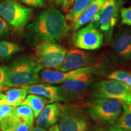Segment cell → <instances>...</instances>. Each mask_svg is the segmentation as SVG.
<instances>
[{
  "label": "cell",
  "mask_w": 131,
  "mask_h": 131,
  "mask_svg": "<svg viewBox=\"0 0 131 131\" xmlns=\"http://www.w3.org/2000/svg\"><path fill=\"white\" fill-rule=\"evenodd\" d=\"M47 103H50L47 98L37 95L30 94L26 96L22 105H27L30 107L34 112V118H37Z\"/></svg>",
  "instance_id": "20"
},
{
  "label": "cell",
  "mask_w": 131,
  "mask_h": 131,
  "mask_svg": "<svg viewBox=\"0 0 131 131\" xmlns=\"http://www.w3.org/2000/svg\"><path fill=\"white\" fill-rule=\"evenodd\" d=\"M0 1H4V0H0Z\"/></svg>",
  "instance_id": "39"
},
{
  "label": "cell",
  "mask_w": 131,
  "mask_h": 131,
  "mask_svg": "<svg viewBox=\"0 0 131 131\" xmlns=\"http://www.w3.org/2000/svg\"><path fill=\"white\" fill-rule=\"evenodd\" d=\"M13 115L16 116L24 121L30 124H34V114L30 107L27 105H20L15 107L14 109Z\"/></svg>",
  "instance_id": "23"
},
{
  "label": "cell",
  "mask_w": 131,
  "mask_h": 131,
  "mask_svg": "<svg viewBox=\"0 0 131 131\" xmlns=\"http://www.w3.org/2000/svg\"><path fill=\"white\" fill-rule=\"evenodd\" d=\"M49 131H60V129H59L58 124H53L52 126L50 127L49 129Z\"/></svg>",
  "instance_id": "31"
},
{
  "label": "cell",
  "mask_w": 131,
  "mask_h": 131,
  "mask_svg": "<svg viewBox=\"0 0 131 131\" xmlns=\"http://www.w3.org/2000/svg\"><path fill=\"white\" fill-rule=\"evenodd\" d=\"M107 78L122 82L131 89V71L116 70L108 75Z\"/></svg>",
  "instance_id": "24"
},
{
  "label": "cell",
  "mask_w": 131,
  "mask_h": 131,
  "mask_svg": "<svg viewBox=\"0 0 131 131\" xmlns=\"http://www.w3.org/2000/svg\"><path fill=\"white\" fill-rule=\"evenodd\" d=\"M10 31L11 26L0 16V38L9 37Z\"/></svg>",
  "instance_id": "27"
},
{
  "label": "cell",
  "mask_w": 131,
  "mask_h": 131,
  "mask_svg": "<svg viewBox=\"0 0 131 131\" xmlns=\"http://www.w3.org/2000/svg\"><path fill=\"white\" fill-rule=\"evenodd\" d=\"M103 42V34L93 23H90L80 29L73 38L75 46L86 50H94L100 48Z\"/></svg>",
  "instance_id": "10"
},
{
  "label": "cell",
  "mask_w": 131,
  "mask_h": 131,
  "mask_svg": "<svg viewBox=\"0 0 131 131\" xmlns=\"http://www.w3.org/2000/svg\"><path fill=\"white\" fill-rule=\"evenodd\" d=\"M32 11L14 0L0 2V16L11 27L22 30L30 21Z\"/></svg>",
  "instance_id": "7"
},
{
  "label": "cell",
  "mask_w": 131,
  "mask_h": 131,
  "mask_svg": "<svg viewBox=\"0 0 131 131\" xmlns=\"http://www.w3.org/2000/svg\"><path fill=\"white\" fill-rule=\"evenodd\" d=\"M23 3L34 7H42L45 6L44 0H21Z\"/></svg>",
  "instance_id": "28"
},
{
  "label": "cell",
  "mask_w": 131,
  "mask_h": 131,
  "mask_svg": "<svg viewBox=\"0 0 131 131\" xmlns=\"http://www.w3.org/2000/svg\"><path fill=\"white\" fill-rule=\"evenodd\" d=\"M94 78L93 74H83L61 83L58 86L61 101L69 103L80 100L91 89Z\"/></svg>",
  "instance_id": "8"
},
{
  "label": "cell",
  "mask_w": 131,
  "mask_h": 131,
  "mask_svg": "<svg viewBox=\"0 0 131 131\" xmlns=\"http://www.w3.org/2000/svg\"><path fill=\"white\" fill-rule=\"evenodd\" d=\"M55 1L59 6L61 7L66 11L68 9L70 5L69 0H55Z\"/></svg>",
  "instance_id": "30"
},
{
  "label": "cell",
  "mask_w": 131,
  "mask_h": 131,
  "mask_svg": "<svg viewBox=\"0 0 131 131\" xmlns=\"http://www.w3.org/2000/svg\"><path fill=\"white\" fill-rule=\"evenodd\" d=\"M27 94V91L23 87L10 89L5 93L4 103L15 107L22 105Z\"/></svg>",
  "instance_id": "19"
},
{
  "label": "cell",
  "mask_w": 131,
  "mask_h": 131,
  "mask_svg": "<svg viewBox=\"0 0 131 131\" xmlns=\"http://www.w3.org/2000/svg\"><path fill=\"white\" fill-rule=\"evenodd\" d=\"M33 124L29 123L12 115L0 122L2 131H30Z\"/></svg>",
  "instance_id": "17"
},
{
  "label": "cell",
  "mask_w": 131,
  "mask_h": 131,
  "mask_svg": "<svg viewBox=\"0 0 131 131\" xmlns=\"http://www.w3.org/2000/svg\"><path fill=\"white\" fill-rule=\"evenodd\" d=\"M4 99H5V94L0 93V105L3 104V103H5Z\"/></svg>",
  "instance_id": "33"
},
{
  "label": "cell",
  "mask_w": 131,
  "mask_h": 131,
  "mask_svg": "<svg viewBox=\"0 0 131 131\" xmlns=\"http://www.w3.org/2000/svg\"><path fill=\"white\" fill-rule=\"evenodd\" d=\"M93 1L94 0H75L72 7L69 10L66 16V19L70 21L73 25Z\"/></svg>",
  "instance_id": "21"
},
{
  "label": "cell",
  "mask_w": 131,
  "mask_h": 131,
  "mask_svg": "<svg viewBox=\"0 0 131 131\" xmlns=\"http://www.w3.org/2000/svg\"><path fill=\"white\" fill-rule=\"evenodd\" d=\"M92 62L93 59L91 54L80 49H72L66 52L63 62L55 69L67 72L91 66Z\"/></svg>",
  "instance_id": "12"
},
{
  "label": "cell",
  "mask_w": 131,
  "mask_h": 131,
  "mask_svg": "<svg viewBox=\"0 0 131 131\" xmlns=\"http://www.w3.org/2000/svg\"><path fill=\"white\" fill-rule=\"evenodd\" d=\"M109 131H131V105H123V113L114 124L111 126Z\"/></svg>",
  "instance_id": "18"
},
{
  "label": "cell",
  "mask_w": 131,
  "mask_h": 131,
  "mask_svg": "<svg viewBox=\"0 0 131 131\" xmlns=\"http://www.w3.org/2000/svg\"><path fill=\"white\" fill-rule=\"evenodd\" d=\"M7 79V66H0V86H5Z\"/></svg>",
  "instance_id": "29"
},
{
  "label": "cell",
  "mask_w": 131,
  "mask_h": 131,
  "mask_svg": "<svg viewBox=\"0 0 131 131\" xmlns=\"http://www.w3.org/2000/svg\"><path fill=\"white\" fill-rule=\"evenodd\" d=\"M91 131H109V130H106L104 128H101V127H96V128L92 129Z\"/></svg>",
  "instance_id": "34"
},
{
  "label": "cell",
  "mask_w": 131,
  "mask_h": 131,
  "mask_svg": "<svg viewBox=\"0 0 131 131\" xmlns=\"http://www.w3.org/2000/svg\"><path fill=\"white\" fill-rule=\"evenodd\" d=\"M61 106L59 103H54L45 106L37 118L38 126L46 129L56 123L61 112Z\"/></svg>",
  "instance_id": "15"
},
{
  "label": "cell",
  "mask_w": 131,
  "mask_h": 131,
  "mask_svg": "<svg viewBox=\"0 0 131 131\" xmlns=\"http://www.w3.org/2000/svg\"><path fill=\"white\" fill-rule=\"evenodd\" d=\"M130 94H131V89H130Z\"/></svg>",
  "instance_id": "38"
},
{
  "label": "cell",
  "mask_w": 131,
  "mask_h": 131,
  "mask_svg": "<svg viewBox=\"0 0 131 131\" xmlns=\"http://www.w3.org/2000/svg\"><path fill=\"white\" fill-rule=\"evenodd\" d=\"M27 94L43 96L49 100L50 103L61 101L58 87L48 84H34L22 86Z\"/></svg>",
  "instance_id": "14"
},
{
  "label": "cell",
  "mask_w": 131,
  "mask_h": 131,
  "mask_svg": "<svg viewBox=\"0 0 131 131\" xmlns=\"http://www.w3.org/2000/svg\"><path fill=\"white\" fill-rule=\"evenodd\" d=\"M124 104L111 98H94L86 103L83 109L89 117L97 123L112 125L123 111Z\"/></svg>",
  "instance_id": "3"
},
{
  "label": "cell",
  "mask_w": 131,
  "mask_h": 131,
  "mask_svg": "<svg viewBox=\"0 0 131 131\" xmlns=\"http://www.w3.org/2000/svg\"><path fill=\"white\" fill-rule=\"evenodd\" d=\"M118 7L117 0H106L94 21L100 30L109 32L114 29L117 21Z\"/></svg>",
  "instance_id": "11"
},
{
  "label": "cell",
  "mask_w": 131,
  "mask_h": 131,
  "mask_svg": "<svg viewBox=\"0 0 131 131\" xmlns=\"http://www.w3.org/2000/svg\"><path fill=\"white\" fill-rule=\"evenodd\" d=\"M58 120L60 131H89V116L78 105H61Z\"/></svg>",
  "instance_id": "5"
},
{
  "label": "cell",
  "mask_w": 131,
  "mask_h": 131,
  "mask_svg": "<svg viewBox=\"0 0 131 131\" xmlns=\"http://www.w3.org/2000/svg\"><path fill=\"white\" fill-rule=\"evenodd\" d=\"M105 1L106 0H94L86 10L81 14L77 21L73 24L72 29L73 30L80 29L90 21H95Z\"/></svg>",
  "instance_id": "16"
},
{
  "label": "cell",
  "mask_w": 131,
  "mask_h": 131,
  "mask_svg": "<svg viewBox=\"0 0 131 131\" xmlns=\"http://www.w3.org/2000/svg\"><path fill=\"white\" fill-rule=\"evenodd\" d=\"M21 50L17 44L7 41H0V61L10 58Z\"/></svg>",
  "instance_id": "22"
},
{
  "label": "cell",
  "mask_w": 131,
  "mask_h": 131,
  "mask_svg": "<svg viewBox=\"0 0 131 131\" xmlns=\"http://www.w3.org/2000/svg\"><path fill=\"white\" fill-rule=\"evenodd\" d=\"M122 24L131 27V6L129 7H124L120 12Z\"/></svg>",
  "instance_id": "26"
},
{
  "label": "cell",
  "mask_w": 131,
  "mask_h": 131,
  "mask_svg": "<svg viewBox=\"0 0 131 131\" xmlns=\"http://www.w3.org/2000/svg\"><path fill=\"white\" fill-rule=\"evenodd\" d=\"M68 30L65 17L55 8L42 11L30 26L31 35L38 42H57L63 38Z\"/></svg>",
  "instance_id": "1"
},
{
  "label": "cell",
  "mask_w": 131,
  "mask_h": 131,
  "mask_svg": "<svg viewBox=\"0 0 131 131\" xmlns=\"http://www.w3.org/2000/svg\"><path fill=\"white\" fill-rule=\"evenodd\" d=\"M0 131H1V130H0ZM1 131H2V130H1Z\"/></svg>",
  "instance_id": "40"
},
{
  "label": "cell",
  "mask_w": 131,
  "mask_h": 131,
  "mask_svg": "<svg viewBox=\"0 0 131 131\" xmlns=\"http://www.w3.org/2000/svg\"><path fill=\"white\" fill-rule=\"evenodd\" d=\"M15 107L9 104L3 103L0 105V122L9 116L13 115Z\"/></svg>",
  "instance_id": "25"
},
{
  "label": "cell",
  "mask_w": 131,
  "mask_h": 131,
  "mask_svg": "<svg viewBox=\"0 0 131 131\" xmlns=\"http://www.w3.org/2000/svg\"><path fill=\"white\" fill-rule=\"evenodd\" d=\"M46 1H47V2H51V1H52V0H45Z\"/></svg>",
  "instance_id": "37"
},
{
  "label": "cell",
  "mask_w": 131,
  "mask_h": 131,
  "mask_svg": "<svg viewBox=\"0 0 131 131\" xmlns=\"http://www.w3.org/2000/svg\"><path fill=\"white\" fill-rule=\"evenodd\" d=\"M35 61L42 68L57 69L61 64L67 50L61 45L51 41H40L34 49Z\"/></svg>",
  "instance_id": "6"
},
{
  "label": "cell",
  "mask_w": 131,
  "mask_h": 131,
  "mask_svg": "<svg viewBox=\"0 0 131 131\" xmlns=\"http://www.w3.org/2000/svg\"><path fill=\"white\" fill-rule=\"evenodd\" d=\"M42 67L35 60L27 57L17 59L7 66V79L5 86H27L40 81V73Z\"/></svg>",
  "instance_id": "2"
},
{
  "label": "cell",
  "mask_w": 131,
  "mask_h": 131,
  "mask_svg": "<svg viewBox=\"0 0 131 131\" xmlns=\"http://www.w3.org/2000/svg\"><path fill=\"white\" fill-rule=\"evenodd\" d=\"M75 1V0H69V4H71V3H74Z\"/></svg>",
  "instance_id": "35"
},
{
  "label": "cell",
  "mask_w": 131,
  "mask_h": 131,
  "mask_svg": "<svg viewBox=\"0 0 131 131\" xmlns=\"http://www.w3.org/2000/svg\"><path fill=\"white\" fill-rule=\"evenodd\" d=\"M4 86H0V91H3V89H4Z\"/></svg>",
  "instance_id": "36"
},
{
  "label": "cell",
  "mask_w": 131,
  "mask_h": 131,
  "mask_svg": "<svg viewBox=\"0 0 131 131\" xmlns=\"http://www.w3.org/2000/svg\"><path fill=\"white\" fill-rule=\"evenodd\" d=\"M113 48L118 56L124 60H131V30L125 29L115 35Z\"/></svg>",
  "instance_id": "13"
},
{
  "label": "cell",
  "mask_w": 131,
  "mask_h": 131,
  "mask_svg": "<svg viewBox=\"0 0 131 131\" xmlns=\"http://www.w3.org/2000/svg\"><path fill=\"white\" fill-rule=\"evenodd\" d=\"M30 131H47L46 128H44V127H40V126H37L34 127V128L32 129V130Z\"/></svg>",
  "instance_id": "32"
},
{
  "label": "cell",
  "mask_w": 131,
  "mask_h": 131,
  "mask_svg": "<svg viewBox=\"0 0 131 131\" xmlns=\"http://www.w3.org/2000/svg\"><path fill=\"white\" fill-rule=\"evenodd\" d=\"M94 98H111L120 101L125 105H131L130 88L122 82L106 80L93 83L91 88Z\"/></svg>",
  "instance_id": "4"
},
{
  "label": "cell",
  "mask_w": 131,
  "mask_h": 131,
  "mask_svg": "<svg viewBox=\"0 0 131 131\" xmlns=\"http://www.w3.org/2000/svg\"><path fill=\"white\" fill-rule=\"evenodd\" d=\"M99 70V68L96 66H88L77 69L62 72L58 70H52L46 68L41 70L40 80L42 83L48 84H61L68 80L73 79L80 75L86 73L94 74Z\"/></svg>",
  "instance_id": "9"
}]
</instances>
